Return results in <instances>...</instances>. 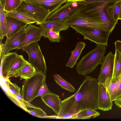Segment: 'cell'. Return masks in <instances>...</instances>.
<instances>
[{
  "label": "cell",
  "instance_id": "cell-25",
  "mask_svg": "<svg viewBox=\"0 0 121 121\" xmlns=\"http://www.w3.org/2000/svg\"><path fill=\"white\" fill-rule=\"evenodd\" d=\"M100 113L91 109H82L78 113L75 119H86L94 118L99 116Z\"/></svg>",
  "mask_w": 121,
  "mask_h": 121
},
{
  "label": "cell",
  "instance_id": "cell-29",
  "mask_svg": "<svg viewBox=\"0 0 121 121\" xmlns=\"http://www.w3.org/2000/svg\"><path fill=\"white\" fill-rule=\"evenodd\" d=\"M23 0H6L4 11L6 13L16 10Z\"/></svg>",
  "mask_w": 121,
  "mask_h": 121
},
{
  "label": "cell",
  "instance_id": "cell-10",
  "mask_svg": "<svg viewBox=\"0 0 121 121\" xmlns=\"http://www.w3.org/2000/svg\"><path fill=\"white\" fill-rule=\"evenodd\" d=\"M81 109V107L76 100L74 94L61 100L60 111L56 116L57 118L75 119Z\"/></svg>",
  "mask_w": 121,
  "mask_h": 121
},
{
  "label": "cell",
  "instance_id": "cell-34",
  "mask_svg": "<svg viewBox=\"0 0 121 121\" xmlns=\"http://www.w3.org/2000/svg\"><path fill=\"white\" fill-rule=\"evenodd\" d=\"M118 0H85L81 1L83 2L85 4L92 3L102 2H108L112 3Z\"/></svg>",
  "mask_w": 121,
  "mask_h": 121
},
{
  "label": "cell",
  "instance_id": "cell-21",
  "mask_svg": "<svg viewBox=\"0 0 121 121\" xmlns=\"http://www.w3.org/2000/svg\"><path fill=\"white\" fill-rule=\"evenodd\" d=\"M121 79V76L117 80L112 79V78L108 77L105 80V87L110 95L112 101L116 99L117 87Z\"/></svg>",
  "mask_w": 121,
  "mask_h": 121
},
{
  "label": "cell",
  "instance_id": "cell-38",
  "mask_svg": "<svg viewBox=\"0 0 121 121\" xmlns=\"http://www.w3.org/2000/svg\"><path fill=\"white\" fill-rule=\"evenodd\" d=\"M117 97L121 95V79L119 83L117 86Z\"/></svg>",
  "mask_w": 121,
  "mask_h": 121
},
{
  "label": "cell",
  "instance_id": "cell-9",
  "mask_svg": "<svg viewBox=\"0 0 121 121\" xmlns=\"http://www.w3.org/2000/svg\"><path fill=\"white\" fill-rule=\"evenodd\" d=\"M16 10L23 13L34 19L37 25L45 22L50 12L40 6L28 3L24 1Z\"/></svg>",
  "mask_w": 121,
  "mask_h": 121
},
{
  "label": "cell",
  "instance_id": "cell-5",
  "mask_svg": "<svg viewBox=\"0 0 121 121\" xmlns=\"http://www.w3.org/2000/svg\"><path fill=\"white\" fill-rule=\"evenodd\" d=\"M79 11L75 13L66 20V22L69 27L100 28L107 30L104 24L100 19L84 15Z\"/></svg>",
  "mask_w": 121,
  "mask_h": 121
},
{
  "label": "cell",
  "instance_id": "cell-7",
  "mask_svg": "<svg viewBox=\"0 0 121 121\" xmlns=\"http://www.w3.org/2000/svg\"><path fill=\"white\" fill-rule=\"evenodd\" d=\"M22 51L27 53L29 56L28 61L36 71L45 75L47 70L45 61L38 42L30 44Z\"/></svg>",
  "mask_w": 121,
  "mask_h": 121
},
{
  "label": "cell",
  "instance_id": "cell-18",
  "mask_svg": "<svg viewBox=\"0 0 121 121\" xmlns=\"http://www.w3.org/2000/svg\"><path fill=\"white\" fill-rule=\"evenodd\" d=\"M65 20L45 21L39 25L41 30L51 29L54 31L60 32L68 30L69 27Z\"/></svg>",
  "mask_w": 121,
  "mask_h": 121
},
{
  "label": "cell",
  "instance_id": "cell-12",
  "mask_svg": "<svg viewBox=\"0 0 121 121\" xmlns=\"http://www.w3.org/2000/svg\"><path fill=\"white\" fill-rule=\"evenodd\" d=\"M27 30L26 37L23 42L16 48L17 49H23L30 44L39 41L42 36V33L40 27L32 24L26 26Z\"/></svg>",
  "mask_w": 121,
  "mask_h": 121
},
{
  "label": "cell",
  "instance_id": "cell-27",
  "mask_svg": "<svg viewBox=\"0 0 121 121\" xmlns=\"http://www.w3.org/2000/svg\"><path fill=\"white\" fill-rule=\"evenodd\" d=\"M41 30L42 36L45 38H48L50 42H60V32L54 31L51 29Z\"/></svg>",
  "mask_w": 121,
  "mask_h": 121
},
{
  "label": "cell",
  "instance_id": "cell-42",
  "mask_svg": "<svg viewBox=\"0 0 121 121\" xmlns=\"http://www.w3.org/2000/svg\"><path fill=\"white\" fill-rule=\"evenodd\" d=\"M118 19L121 20V5L120 8V12L119 13V16L118 18Z\"/></svg>",
  "mask_w": 121,
  "mask_h": 121
},
{
  "label": "cell",
  "instance_id": "cell-41",
  "mask_svg": "<svg viewBox=\"0 0 121 121\" xmlns=\"http://www.w3.org/2000/svg\"><path fill=\"white\" fill-rule=\"evenodd\" d=\"M67 1L69 2H79L85 0H66Z\"/></svg>",
  "mask_w": 121,
  "mask_h": 121
},
{
  "label": "cell",
  "instance_id": "cell-16",
  "mask_svg": "<svg viewBox=\"0 0 121 121\" xmlns=\"http://www.w3.org/2000/svg\"><path fill=\"white\" fill-rule=\"evenodd\" d=\"M8 32L7 38H9L25 28L28 24L14 17L6 15Z\"/></svg>",
  "mask_w": 121,
  "mask_h": 121
},
{
  "label": "cell",
  "instance_id": "cell-19",
  "mask_svg": "<svg viewBox=\"0 0 121 121\" xmlns=\"http://www.w3.org/2000/svg\"><path fill=\"white\" fill-rule=\"evenodd\" d=\"M36 69L28 61L25 62L18 72L13 76L20 77V79H26L30 78L35 73Z\"/></svg>",
  "mask_w": 121,
  "mask_h": 121
},
{
  "label": "cell",
  "instance_id": "cell-6",
  "mask_svg": "<svg viewBox=\"0 0 121 121\" xmlns=\"http://www.w3.org/2000/svg\"><path fill=\"white\" fill-rule=\"evenodd\" d=\"M71 28L86 39L95 43L97 45L107 47L108 37L111 33L110 31L100 28Z\"/></svg>",
  "mask_w": 121,
  "mask_h": 121
},
{
  "label": "cell",
  "instance_id": "cell-13",
  "mask_svg": "<svg viewBox=\"0 0 121 121\" xmlns=\"http://www.w3.org/2000/svg\"><path fill=\"white\" fill-rule=\"evenodd\" d=\"M26 26L11 37L7 38L3 46V52L6 53L15 49L24 41L26 37Z\"/></svg>",
  "mask_w": 121,
  "mask_h": 121
},
{
  "label": "cell",
  "instance_id": "cell-32",
  "mask_svg": "<svg viewBox=\"0 0 121 121\" xmlns=\"http://www.w3.org/2000/svg\"><path fill=\"white\" fill-rule=\"evenodd\" d=\"M117 1L107 5L105 7V11L109 18L114 21H118V20L116 19L114 16V9Z\"/></svg>",
  "mask_w": 121,
  "mask_h": 121
},
{
  "label": "cell",
  "instance_id": "cell-23",
  "mask_svg": "<svg viewBox=\"0 0 121 121\" xmlns=\"http://www.w3.org/2000/svg\"><path fill=\"white\" fill-rule=\"evenodd\" d=\"M8 32L5 13L0 3V41L6 36Z\"/></svg>",
  "mask_w": 121,
  "mask_h": 121
},
{
  "label": "cell",
  "instance_id": "cell-39",
  "mask_svg": "<svg viewBox=\"0 0 121 121\" xmlns=\"http://www.w3.org/2000/svg\"><path fill=\"white\" fill-rule=\"evenodd\" d=\"M115 104L119 108H121V100L116 99L114 101Z\"/></svg>",
  "mask_w": 121,
  "mask_h": 121
},
{
  "label": "cell",
  "instance_id": "cell-4",
  "mask_svg": "<svg viewBox=\"0 0 121 121\" xmlns=\"http://www.w3.org/2000/svg\"><path fill=\"white\" fill-rule=\"evenodd\" d=\"M46 77L45 75L36 71L30 78L25 80L22 83L21 92L23 101L30 103L37 97L43 80Z\"/></svg>",
  "mask_w": 121,
  "mask_h": 121
},
{
  "label": "cell",
  "instance_id": "cell-43",
  "mask_svg": "<svg viewBox=\"0 0 121 121\" xmlns=\"http://www.w3.org/2000/svg\"><path fill=\"white\" fill-rule=\"evenodd\" d=\"M116 99L121 100V95L117 97L116 98Z\"/></svg>",
  "mask_w": 121,
  "mask_h": 121
},
{
  "label": "cell",
  "instance_id": "cell-17",
  "mask_svg": "<svg viewBox=\"0 0 121 121\" xmlns=\"http://www.w3.org/2000/svg\"><path fill=\"white\" fill-rule=\"evenodd\" d=\"M41 98L46 105L51 108L57 115L60 112L61 100L58 95L50 92Z\"/></svg>",
  "mask_w": 121,
  "mask_h": 121
},
{
  "label": "cell",
  "instance_id": "cell-24",
  "mask_svg": "<svg viewBox=\"0 0 121 121\" xmlns=\"http://www.w3.org/2000/svg\"><path fill=\"white\" fill-rule=\"evenodd\" d=\"M6 16H10L29 24L36 23V21L28 16L16 10L11 12L5 13Z\"/></svg>",
  "mask_w": 121,
  "mask_h": 121
},
{
  "label": "cell",
  "instance_id": "cell-20",
  "mask_svg": "<svg viewBox=\"0 0 121 121\" xmlns=\"http://www.w3.org/2000/svg\"><path fill=\"white\" fill-rule=\"evenodd\" d=\"M86 45L84 42L81 41L77 43L75 49L72 51L71 55L66 65V66L71 68L74 67Z\"/></svg>",
  "mask_w": 121,
  "mask_h": 121
},
{
  "label": "cell",
  "instance_id": "cell-11",
  "mask_svg": "<svg viewBox=\"0 0 121 121\" xmlns=\"http://www.w3.org/2000/svg\"><path fill=\"white\" fill-rule=\"evenodd\" d=\"M115 55L111 52L104 56L101 63L100 72L97 79L99 84H105L106 79L112 78L114 68Z\"/></svg>",
  "mask_w": 121,
  "mask_h": 121
},
{
  "label": "cell",
  "instance_id": "cell-1",
  "mask_svg": "<svg viewBox=\"0 0 121 121\" xmlns=\"http://www.w3.org/2000/svg\"><path fill=\"white\" fill-rule=\"evenodd\" d=\"M99 83L97 79L87 76L79 88L74 94L81 109L98 108Z\"/></svg>",
  "mask_w": 121,
  "mask_h": 121
},
{
  "label": "cell",
  "instance_id": "cell-14",
  "mask_svg": "<svg viewBox=\"0 0 121 121\" xmlns=\"http://www.w3.org/2000/svg\"><path fill=\"white\" fill-rule=\"evenodd\" d=\"M98 109L104 111L111 109L113 104L105 84H99Z\"/></svg>",
  "mask_w": 121,
  "mask_h": 121
},
{
  "label": "cell",
  "instance_id": "cell-15",
  "mask_svg": "<svg viewBox=\"0 0 121 121\" xmlns=\"http://www.w3.org/2000/svg\"><path fill=\"white\" fill-rule=\"evenodd\" d=\"M18 55L15 52L4 53L0 56L1 67L2 76L7 79L9 72Z\"/></svg>",
  "mask_w": 121,
  "mask_h": 121
},
{
  "label": "cell",
  "instance_id": "cell-28",
  "mask_svg": "<svg viewBox=\"0 0 121 121\" xmlns=\"http://www.w3.org/2000/svg\"><path fill=\"white\" fill-rule=\"evenodd\" d=\"M54 80L57 84L63 89L70 92H74L75 88L63 78L59 75L56 74L54 75Z\"/></svg>",
  "mask_w": 121,
  "mask_h": 121
},
{
  "label": "cell",
  "instance_id": "cell-33",
  "mask_svg": "<svg viewBox=\"0 0 121 121\" xmlns=\"http://www.w3.org/2000/svg\"><path fill=\"white\" fill-rule=\"evenodd\" d=\"M46 77L43 81L42 84L39 90L37 97H42L51 91L48 89L46 82Z\"/></svg>",
  "mask_w": 121,
  "mask_h": 121
},
{
  "label": "cell",
  "instance_id": "cell-31",
  "mask_svg": "<svg viewBox=\"0 0 121 121\" xmlns=\"http://www.w3.org/2000/svg\"><path fill=\"white\" fill-rule=\"evenodd\" d=\"M8 88L10 91L13 94L17 96L20 95L21 89L15 83H13L9 80V78L6 79Z\"/></svg>",
  "mask_w": 121,
  "mask_h": 121
},
{
  "label": "cell",
  "instance_id": "cell-36",
  "mask_svg": "<svg viewBox=\"0 0 121 121\" xmlns=\"http://www.w3.org/2000/svg\"><path fill=\"white\" fill-rule=\"evenodd\" d=\"M34 0L37 1H42L45 2H57L60 3H65L67 1L66 0Z\"/></svg>",
  "mask_w": 121,
  "mask_h": 121
},
{
  "label": "cell",
  "instance_id": "cell-30",
  "mask_svg": "<svg viewBox=\"0 0 121 121\" xmlns=\"http://www.w3.org/2000/svg\"><path fill=\"white\" fill-rule=\"evenodd\" d=\"M25 111L29 114L37 117L44 118L47 117L45 112L40 108L37 107L32 110L26 109Z\"/></svg>",
  "mask_w": 121,
  "mask_h": 121
},
{
  "label": "cell",
  "instance_id": "cell-40",
  "mask_svg": "<svg viewBox=\"0 0 121 121\" xmlns=\"http://www.w3.org/2000/svg\"><path fill=\"white\" fill-rule=\"evenodd\" d=\"M5 1L6 0H0V3L2 5L3 8L4 6Z\"/></svg>",
  "mask_w": 121,
  "mask_h": 121
},
{
  "label": "cell",
  "instance_id": "cell-22",
  "mask_svg": "<svg viewBox=\"0 0 121 121\" xmlns=\"http://www.w3.org/2000/svg\"><path fill=\"white\" fill-rule=\"evenodd\" d=\"M113 71L112 78L118 80L121 76V54L117 49H115Z\"/></svg>",
  "mask_w": 121,
  "mask_h": 121
},
{
  "label": "cell",
  "instance_id": "cell-8",
  "mask_svg": "<svg viewBox=\"0 0 121 121\" xmlns=\"http://www.w3.org/2000/svg\"><path fill=\"white\" fill-rule=\"evenodd\" d=\"M112 3L102 2L86 4L79 12L84 15L98 18L105 26H109L112 24L113 21L107 15L105 8L107 5Z\"/></svg>",
  "mask_w": 121,
  "mask_h": 121
},
{
  "label": "cell",
  "instance_id": "cell-26",
  "mask_svg": "<svg viewBox=\"0 0 121 121\" xmlns=\"http://www.w3.org/2000/svg\"><path fill=\"white\" fill-rule=\"evenodd\" d=\"M25 60L22 55H18L17 58L10 69L7 79L11 77H13L19 70L24 63Z\"/></svg>",
  "mask_w": 121,
  "mask_h": 121
},
{
  "label": "cell",
  "instance_id": "cell-35",
  "mask_svg": "<svg viewBox=\"0 0 121 121\" xmlns=\"http://www.w3.org/2000/svg\"><path fill=\"white\" fill-rule=\"evenodd\" d=\"M121 0L117 1L114 9V16L116 19L118 20L119 16Z\"/></svg>",
  "mask_w": 121,
  "mask_h": 121
},
{
  "label": "cell",
  "instance_id": "cell-37",
  "mask_svg": "<svg viewBox=\"0 0 121 121\" xmlns=\"http://www.w3.org/2000/svg\"><path fill=\"white\" fill-rule=\"evenodd\" d=\"M115 49H118L121 54V41L119 40L116 41L114 43Z\"/></svg>",
  "mask_w": 121,
  "mask_h": 121
},
{
  "label": "cell",
  "instance_id": "cell-3",
  "mask_svg": "<svg viewBox=\"0 0 121 121\" xmlns=\"http://www.w3.org/2000/svg\"><path fill=\"white\" fill-rule=\"evenodd\" d=\"M85 5L82 2L67 1L65 3L60 4L50 12L46 21L66 20L75 13L80 11Z\"/></svg>",
  "mask_w": 121,
  "mask_h": 121
},
{
  "label": "cell",
  "instance_id": "cell-2",
  "mask_svg": "<svg viewBox=\"0 0 121 121\" xmlns=\"http://www.w3.org/2000/svg\"><path fill=\"white\" fill-rule=\"evenodd\" d=\"M106 47L97 45L96 47L83 56L78 63L76 71L85 76L93 71L98 65L101 64L106 52Z\"/></svg>",
  "mask_w": 121,
  "mask_h": 121
}]
</instances>
